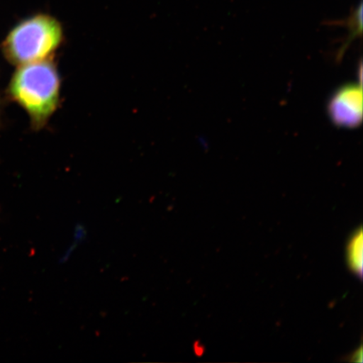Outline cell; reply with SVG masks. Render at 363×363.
<instances>
[{
  "instance_id": "7a4b0ae2",
  "label": "cell",
  "mask_w": 363,
  "mask_h": 363,
  "mask_svg": "<svg viewBox=\"0 0 363 363\" xmlns=\"http://www.w3.org/2000/svg\"><path fill=\"white\" fill-rule=\"evenodd\" d=\"M65 40L62 26L55 17L38 13L18 23L2 44L4 55L13 65L51 60Z\"/></svg>"
},
{
  "instance_id": "5b68a950",
  "label": "cell",
  "mask_w": 363,
  "mask_h": 363,
  "mask_svg": "<svg viewBox=\"0 0 363 363\" xmlns=\"http://www.w3.org/2000/svg\"><path fill=\"white\" fill-rule=\"evenodd\" d=\"M87 235L88 231L84 225L82 223L76 224L74 233V242L79 244L84 242L86 238H87Z\"/></svg>"
},
{
  "instance_id": "52a82bcc",
  "label": "cell",
  "mask_w": 363,
  "mask_h": 363,
  "mask_svg": "<svg viewBox=\"0 0 363 363\" xmlns=\"http://www.w3.org/2000/svg\"><path fill=\"white\" fill-rule=\"evenodd\" d=\"M362 347H360L359 350H358L355 353H354V355L352 356V361L358 362L357 357H359L360 360L362 361Z\"/></svg>"
},
{
  "instance_id": "6da1fadb",
  "label": "cell",
  "mask_w": 363,
  "mask_h": 363,
  "mask_svg": "<svg viewBox=\"0 0 363 363\" xmlns=\"http://www.w3.org/2000/svg\"><path fill=\"white\" fill-rule=\"evenodd\" d=\"M9 96L28 115L35 130L44 128L61 101V78L51 60L20 66L8 88Z\"/></svg>"
},
{
  "instance_id": "277c9868",
  "label": "cell",
  "mask_w": 363,
  "mask_h": 363,
  "mask_svg": "<svg viewBox=\"0 0 363 363\" xmlns=\"http://www.w3.org/2000/svg\"><path fill=\"white\" fill-rule=\"evenodd\" d=\"M347 262L349 267L357 276L362 278L363 247L362 230H357L349 242L347 247Z\"/></svg>"
},
{
  "instance_id": "8992f818",
  "label": "cell",
  "mask_w": 363,
  "mask_h": 363,
  "mask_svg": "<svg viewBox=\"0 0 363 363\" xmlns=\"http://www.w3.org/2000/svg\"><path fill=\"white\" fill-rule=\"evenodd\" d=\"M77 246H78V244L74 242V243H72L71 246L66 250L65 253L62 254L60 260H59V262H60L61 264L70 259V257H72V253L75 251Z\"/></svg>"
},
{
  "instance_id": "3957f363",
  "label": "cell",
  "mask_w": 363,
  "mask_h": 363,
  "mask_svg": "<svg viewBox=\"0 0 363 363\" xmlns=\"http://www.w3.org/2000/svg\"><path fill=\"white\" fill-rule=\"evenodd\" d=\"M330 119L335 124L356 127L362 118V91L361 86L349 85L337 91L328 106Z\"/></svg>"
}]
</instances>
